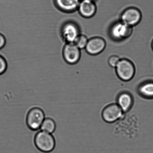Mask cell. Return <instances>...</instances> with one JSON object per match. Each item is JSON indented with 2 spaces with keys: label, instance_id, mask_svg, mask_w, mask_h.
Instances as JSON below:
<instances>
[{
  "label": "cell",
  "instance_id": "cell-1",
  "mask_svg": "<svg viewBox=\"0 0 153 153\" xmlns=\"http://www.w3.org/2000/svg\"><path fill=\"white\" fill-rule=\"evenodd\" d=\"M34 143L37 149L43 153L52 152L56 146V141L52 134L42 130L36 134Z\"/></svg>",
  "mask_w": 153,
  "mask_h": 153
},
{
  "label": "cell",
  "instance_id": "cell-2",
  "mask_svg": "<svg viewBox=\"0 0 153 153\" xmlns=\"http://www.w3.org/2000/svg\"><path fill=\"white\" fill-rule=\"evenodd\" d=\"M118 77L124 82H128L134 77L136 68L134 64L130 60L126 58L120 59L115 67Z\"/></svg>",
  "mask_w": 153,
  "mask_h": 153
},
{
  "label": "cell",
  "instance_id": "cell-3",
  "mask_svg": "<svg viewBox=\"0 0 153 153\" xmlns=\"http://www.w3.org/2000/svg\"><path fill=\"white\" fill-rule=\"evenodd\" d=\"M44 111L41 108L34 107L28 111L26 117V123L28 128L32 131L40 129L45 118Z\"/></svg>",
  "mask_w": 153,
  "mask_h": 153
},
{
  "label": "cell",
  "instance_id": "cell-4",
  "mask_svg": "<svg viewBox=\"0 0 153 153\" xmlns=\"http://www.w3.org/2000/svg\"><path fill=\"white\" fill-rule=\"evenodd\" d=\"M124 114L116 103H112L103 108L101 116L105 122L112 124L120 121L124 117Z\"/></svg>",
  "mask_w": 153,
  "mask_h": 153
},
{
  "label": "cell",
  "instance_id": "cell-5",
  "mask_svg": "<svg viewBox=\"0 0 153 153\" xmlns=\"http://www.w3.org/2000/svg\"><path fill=\"white\" fill-rule=\"evenodd\" d=\"M60 32L62 39L66 43H74L81 34L78 25L72 21H68L63 24Z\"/></svg>",
  "mask_w": 153,
  "mask_h": 153
},
{
  "label": "cell",
  "instance_id": "cell-6",
  "mask_svg": "<svg viewBox=\"0 0 153 153\" xmlns=\"http://www.w3.org/2000/svg\"><path fill=\"white\" fill-rule=\"evenodd\" d=\"M133 27L128 26L120 21L114 24L111 27V37L117 40H122L128 38L132 34Z\"/></svg>",
  "mask_w": 153,
  "mask_h": 153
},
{
  "label": "cell",
  "instance_id": "cell-7",
  "mask_svg": "<svg viewBox=\"0 0 153 153\" xmlns=\"http://www.w3.org/2000/svg\"><path fill=\"white\" fill-rule=\"evenodd\" d=\"M142 14L138 9L130 7L126 9L121 13L120 21L128 26L133 27L141 20Z\"/></svg>",
  "mask_w": 153,
  "mask_h": 153
},
{
  "label": "cell",
  "instance_id": "cell-8",
  "mask_svg": "<svg viewBox=\"0 0 153 153\" xmlns=\"http://www.w3.org/2000/svg\"><path fill=\"white\" fill-rule=\"evenodd\" d=\"M80 49L74 43H66L62 50L64 61L70 65H74L79 62L81 58Z\"/></svg>",
  "mask_w": 153,
  "mask_h": 153
},
{
  "label": "cell",
  "instance_id": "cell-9",
  "mask_svg": "<svg viewBox=\"0 0 153 153\" xmlns=\"http://www.w3.org/2000/svg\"><path fill=\"white\" fill-rule=\"evenodd\" d=\"M106 42L100 37H94L88 39L85 50L88 54L97 55L102 53L106 47Z\"/></svg>",
  "mask_w": 153,
  "mask_h": 153
},
{
  "label": "cell",
  "instance_id": "cell-10",
  "mask_svg": "<svg viewBox=\"0 0 153 153\" xmlns=\"http://www.w3.org/2000/svg\"><path fill=\"white\" fill-rule=\"evenodd\" d=\"M116 103L124 113H127L133 107L134 103V97L129 91H122L117 96Z\"/></svg>",
  "mask_w": 153,
  "mask_h": 153
},
{
  "label": "cell",
  "instance_id": "cell-11",
  "mask_svg": "<svg viewBox=\"0 0 153 153\" xmlns=\"http://www.w3.org/2000/svg\"><path fill=\"white\" fill-rule=\"evenodd\" d=\"M77 10L82 17L90 19L96 14L97 7L91 0H82L79 3Z\"/></svg>",
  "mask_w": 153,
  "mask_h": 153
},
{
  "label": "cell",
  "instance_id": "cell-12",
  "mask_svg": "<svg viewBox=\"0 0 153 153\" xmlns=\"http://www.w3.org/2000/svg\"><path fill=\"white\" fill-rule=\"evenodd\" d=\"M80 1V0H54L57 8L66 13H74L77 10Z\"/></svg>",
  "mask_w": 153,
  "mask_h": 153
},
{
  "label": "cell",
  "instance_id": "cell-13",
  "mask_svg": "<svg viewBox=\"0 0 153 153\" xmlns=\"http://www.w3.org/2000/svg\"><path fill=\"white\" fill-rule=\"evenodd\" d=\"M138 94L145 99H153V81L147 80L140 83L137 88Z\"/></svg>",
  "mask_w": 153,
  "mask_h": 153
},
{
  "label": "cell",
  "instance_id": "cell-14",
  "mask_svg": "<svg viewBox=\"0 0 153 153\" xmlns=\"http://www.w3.org/2000/svg\"><path fill=\"white\" fill-rule=\"evenodd\" d=\"M55 121L51 118H45L42 124L40 129L42 131L52 134L56 129Z\"/></svg>",
  "mask_w": 153,
  "mask_h": 153
},
{
  "label": "cell",
  "instance_id": "cell-15",
  "mask_svg": "<svg viewBox=\"0 0 153 153\" xmlns=\"http://www.w3.org/2000/svg\"><path fill=\"white\" fill-rule=\"evenodd\" d=\"M88 40V39L86 36L81 34L76 39L74 44L81 50L85 48Z\"/></svg>",
  "mask_w": 153,
  "mask_h": 153
},
{
  "label": "cell",
  "instance_id": "cell-16",
  "mask_svg": "<svg viewBox=\"0 0 153 153\" xmlns=\"http://www.w3.org/2000/svg\"><path fill=\"white\" fill-rule=\"evenodd\" d=\"M120 58L117 55H112L108 59V63L112 68H115L120 60Z\"/></svg>",
  "mask_w": 153,
  "mask_h": 153
},
{
  "label": "cell",
  "instance_id": "cell-17",
  "mask_svg": "<svg viewBox=\"0 0 153 153\" xmlns=\"http://www.w3.org/2000/svg\"><path fill=\"white\" fill-rule=\"evenodd\" d=\"M7 63L5 58L0 55V75L4 74L7 71Z\"/></svg>",
  "mask_w": 153,
  "mask_h": 153
},
{
  "label": "cell",
  "instance_id": "cell-18",
  "mask_svg": "<svg viewBox=\"0 0 153 153\" xmlns=\"http://www.w3.org/2000/svg\"><path fill=\"white\" fill-rule=\"evenodd\" d=\"M6 42L5 36L3 34L0 33V49H2L5 46Z\"/></svg>",
  "mask_w": 153,
  "mask_h": 153
},
{
  "label": "cell",
  "instance_id": "cell-19",
  "mask_svg": "<svg viewBox=\"0 0 153 153\" xmlns=\"http://www.w3.org/2000/svg\"><path fill=\"white\" fill-rule=\"evenodd\" d=\"M151 46H152V49L153 51V40L152 41V44H151Z\"/></svg>",
  "mask_w": 153,
  "mask_h": 153
}]
</instances>
